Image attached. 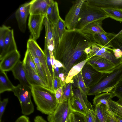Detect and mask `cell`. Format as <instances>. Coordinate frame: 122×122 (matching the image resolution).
Instances as JSON below:
<instances>
[{
    "mask_svg": "<svg viewBox=\"0 0 122 122\" xmlns=\"http://www.w3.org/2000/svg\"><path fill=\"white\" fill-rule=\"evenodd\" d=\"M108 17L101 8L90 5L85 0L81 8L75 30H81L91 23L99 20H103Z\"/></svg>",
    "mask_w": 122,
    "mask_h": 122,
    "instance_id": "277c9868",
    "label": "cell"
},
{
    "mask_svg": "<svg viewBox=\"0 0 122 122\" xmlns=\"http://www.w3.org/2000/svg\"><path fill=\"white\" fill-rule=\"evenodd\" d=\"M54 65H55L59 68H64V66L62 63L59 61L55 59V61Z\"/></svg>",
    "mask_w": 122,
    "mask_h": 122,
    "instance_id": "816d5d0a",
    "label": "cell"
},
{
    "mask_svg": "<svg viewBox=\"0 0 122 122\" xmlns=\"http://www.w3.org/2000/svg\"><path fill=\"white\" fill-rule=\"evenodd\" d=\"M67 122H70L69 118V119H68Z\"/></svg>",
    "mask_w": 122,
    "mask_h": 122,
    "instance_id": "6f0895ef",
    "label": "cell"
},
{
    "mask_svg": "<svg viewBox=\"0 0 122 122\" xmlns=\"http://www.w3.org/2000/svg\"><path fill=\"white\" fill-rule=\"evenodd\" d=\"M93 44L76 30L66 29L53 55L63 65L66 76L73 66L88 59L84 50Z\"/></svg>",
    "mask_w": 122,
    "mask_h": 122,
    "instance_id": "6da1fadb",
    "label": "cell"
},
{
    "mask_svg": "<svg viewBox=\"0 0 122 122\" xmlns=\"http://www.w3.org/2000/svg\"><path fill=\"white\" fill-rule=\"evenodd\" d=\"M89 4L101 8L111 7L122 9V0H85Z\"/></svg>",
    "mask_w": 122,
    "mask_h": 122,
    "instance_id": "cb8c5ba5",
    "label": "cell"
},
{
    "mask_svg": "<svg viewBox=\"0 0 122 122\" xmlns=\"http://www.w3.org/2000/svg\"><path fill=\"white\" fill-rule=\"evenodd\" d=\"M62 102L70 100L73 96L72 82L67 84L66 83L65 85L62 87Z\"/></svg>",
    "mask_w": 122,
    "mask_h": 122,
    "instance_id": "d6a6232c",
    "label": "cell"
},
{
    "mask_svg": "<svg viewBox=\"0 0 122 122\" xmlns=\"http://www.w3.org/2000/svg\"><path fill=\"white\" fill-rule=\"evenodd\" d=\"M108 108L107 106L102 104L95 106L94 111L100 122H109L108 113Z\"/></svg>",
    "mask_w": 122,
    "mask_h": 122,
    "instance_id": "f1b7e54d",
    "label": "cell"
},
{
    "mask_svg": "<svg viewBox=\"0 0 122 122\" xmlns=\"http://www.w3.org/2000/svg\"><path fill=\"white\" fill-rule=\"evenodd\" d=\"M111 51L112 52L115 56L117 59L122 58V51L120 49L112 48Z\"/></svg>",
    "mask_w": 122,
    "mask_h": 122,
    "instance_id": "f6af8a7d",
    "label": "cell"
},
{
    "mask_svg": "<svg viewBox=\"0 0 122 122\" xmlns=\"http://www.w3.org/2000/svg\"><path fill=\"white\" fill-rule=\"evenodd\" d=\"M73 112L76 116L78 122H85L84 115L77 112Z\"/></svg>",
    "mask_w": 122,
    "mask_h": 122,
    "instance_id": "c3c4849f",
    "label": "cell"
},
{
    "mask_svg": "<svg viewBox=\"0 0 122 122\" xmlns=\"http://www.w3.org/2000/svg\"><path fill=\"white\" fill-rule=\"evenodd\" d=\"M69 119L70 122H78L76 116L73 112L70 114Z\"/></svg>",
    "mask_w": 122,
    "mask_h": 122,
    "instance_id": "f907efd6",
    "label": "cell"
},
{
    "mask_svg": "<svg viewBox=\"0 0 122 122\" xmlns=\"http://www.w3.org/2000/svg\"><path fill=\"white\" fill-rule=\"evenodd\" d=\"M85 1L76 0L66 15L64 21L66 29L67 30H75L78 23L81 8Z\"/></svg>",
    "mask_w": 122,
    "mask_h": 122,
    "instance_id": "52a82bcc",
    "label": "cell"
},
{
    "mask_svg": "<svg viewBox=\"0 0 122 122\" xmlns=\"http://www.w3.org/2000/svg\"><path fill=\"white\" fill-rule=\"evenodd\" d=\"M10 27L4 25L0 28V55L2 54L4 49V42L6 36L10 30Z\"/></svg>",
    "mask_w": 122,
    "mask_h": 122,
    "instance_id": "e575fe53",
    "label": "cell"
},
{
    "mask_svg": "<svg viewBox=\"0 0 122 122\" xmlns=\"http://www.w3.org/2000/svg\"><path fill=\"white\" fill-rule=\"evenodd\" d=\"M44 52L45 54L47 64L53 79L54 78V70L52 66L51 60L50 52L48 46L45 45Z\"/></svg>",
    "mask_w": 122,
    "mask_h": 122,
    "instance_id": "8d00e7d4",
    "label": "cell"
},
{
    "mask_svg": "<svg viewBox=\"0 0 122 122\" xmlns=\"http://www.w3.org/2000/svg\"><path fill=\"white\" fill-rule=\"evenodd\" d=\"M0 122H2L1 121H0Z\"/></svg>",
    "mask_w": 122,
    "mask_h": 122,
    "instance_id": "680465c9",
    "label": "cell"
},
{
    "mask_svg": "<svg viewBox=\"0 0 122 122\" xmlns=\"http://www.w3.org/2000/svg\"><path fill=\"white\" fill-rule=\"evenodd\" d=\"M69 101H64L59 104L54 112L48 115V122H67L72 112L70 107Z\"/></svg>",
    "mask_w": 122,
    "mask_h": 122,
    "instance_id": "ba28073f",
    "label": "cell"
},
{
    "mask_svg": "<svg viewBox=\"0 0 122 122\" xmlns=\"http://www.w3.org/2000/svg\"><path fill=\"white\" fill-rule=\"evenodd\" d=\"M109 122H119L117 117L116 114L110 108L108 110Z\"/></svg>",
    "mask_w": 122,
    "mask_h": 122,
    "instance_id": "7bdbcfd3",
    "label": "cell"
},
{
    "mask_svg": "<svg viewBox=\"0 0 122 122\" xmlns=\"http://www.w3.org/2000/svg\"><path fill=\"white\" fill-rule=\"evenodd\" d=\"M8 98L4 99L0 101V121H1L2 116L5 111L6 106L8 102Z\"/></svg>",
    "mask_w": 122,
    "mask_h": 122,
    "instance_id": "60d3db41",
    "label": "cell"
},
{
    "mask_svg": "<svg viewBox=\"0 0 122 122\" xmlns=\"http://www.w3.org/2000/svg\"><path fill=\"white\" fill-rule=\"evenodd\" d=\"M91 46H89L87 47L84 50L85 52L87 55L90 53L91 51Z\"/></svg>",
    "mask_w": 122,
    "mask_h": 122,
    "instance_id": "db71d44e",
    "label": "cell"
},
{
    "mask_svg": "<svg viewBox=\"0 0 122 122\" xmlns=\"http://www.w3.org/2000/svg\"><path fill=\"white\" fill-rule=\"evenodd\" d=\"M116 34L113 33H97L92 35L88 40L93 44H98L111 50L113 48L111 40Z\"/></svg>",
    "mask_w": 122,
    "mask_h": 122,
    "instance_id": "2e32d148",
    "label": "cell"
},
{
    "mask_svg": "<svg viewBox=\"0 0 122 122\" xmlns=\"http://www.w3.org/2000/svg\"><path fill=\"white\" fill-rule=\"evenodd\" d=\"M23 64L31 85H39L49 89L47 84L39 76L28 64L26 63H23Z\"/></svg>",
    "mask_w": 122,
    "mask_h": 122,
    "instance_id": "d4e9b609",
    "label": "cell"
},
{
    "mask_svg": "<svg viewBox=\"0 0 122 122\" xmlns=\"http://www.w3.org/2000/svg\"><path fill=\"white\" fill-rule=\"evenodd\" d=\"M113 48H118L122 51V36L118 33L111 40Z\"/></svg>",
    "mask_w": 122,
    "mask_h": 122,
    "instance_id": "74e56055",
    "label": "cell"
},
{
    "mask_svg": "<svg viewBox=\"0 0 122 122\" xmlns=\"http://www.w3.org/2000/svg\"><path fill=\"white\" fill-rule=\"evenodd\" d=\"M12 92L19 101L23 115L27 116L33 113L34 108L31 99V88L19 84L15 86Z\"/></svg>",
    "mask_w": 122,
    "mask_h": 122,
    "instance_id": "5b68a950",
    "label": "cell"
},
{
    "mask_svg": "<svg viewBox=\"0 0 122 122\" xmlns=\"http://www.w3.org/2000/svg\"><path fill=\"white\" fill-rule=\"evenodd\" d=\"M71 81L72 83L73 89L77 88L80 90L88 109L93 110L91 104L87 99V96L88 89L86 86L82 78L81 71L73 77Z\"/></svg>",
    "mask_w": 122,
    "mask_h": 122,
    "instance_id": "e0dca14e",
    "label": "cell"
},
{
    "mask_svg": "<svg viewBox=\"0 0 122 122\" xmlns=\"http://www.w3.org/2000/svg\"><path fill=\"white\" fill-rule=\"evenodd\" d=\"M27 49L30 52L34 60L39 75L47 86V79L39 59L30 45L28 42L27 43Z\"/></svg>",
    "mask_w": 122,
    "mask_h": 122,
    "instance_id": "484cf974",
    "label": "cell"
},
{
    "mask_svg": "<svg viewBox=\"0 0 122 122\" xmlns=\"http://www.w3.org/2000/svg\"><path fill=\"white\" fill-rule=\"evenodd\" d=\"M108 104L111 109L117 115L122 117V100L117 101L110 100Z\"/></svg>",
    "mask_w": 122,
    "mask_h": 122,
    "instance_id": "836d02e7",
    "label": "cell"
},
{
    "mask_svg": "<svg viewBox=\"0 0 122 122\" xmlns=\"http://www.w3.org/2000/svg\"><path fill=\"white\" fill-rule=\"evenodd\" d=\"M118 33L120 35L122 36V32L121 31H120Z\"/></svg>",
    "mask_w": 122,
    "mask_h": 122,
    "instance_id": "9f6ffc18",
    "label": "cell"
},
{
    "mask_svg": "<svg viewBox=\"0 0 122 122\" xmlns=\"http://www.w3.org/2000/svg\"><path fill=\"white\" fill-rule=\"evenodd\" d=\"M103 20H101L93 22L88 24L82 29L76 31L88 40L96 34L106 33L107 32L102 27Z\"/></svg>",
    "mask_w": 122,
    "mask_h": 122,
    "instance_id": "9a60e30c",
    "label": "cell"
},
{
    "mask_svg": "<svg viewBox=\"0 0 122 122\" xmlns=\"http://www.w3.org/2000/svg\"><path fill=\"white\" fill-rule=\"evenodd\" d=\"M51 0H33L29 8L30 15H41L46 16Z\"/></svg>",
    "mask_w": 122,
    "mask_h": 122,
    "instance_id": "ac0fdd59",
    "label": "cell"
},
{
    "mask_svg": "<svg viewBox=\"0 0 122 122\" xmlns=\"http://www.w3.org/2000/svg\"><path fill=\"white\" fill-rule=\"evenodd\" d=\"M89 58H88L73 66L70 69L66 77L65 82L67 84L71 82L74 77L80 72Z\"/></svg>",
    "mask_w": 122,
    "mask_h": 122,
    "instance_id": "4dcf8cb0",
    "label": "cell"
},
{
    "mask_svg": "<svg viewBox=\"0 0 122 122\" xmlns=\"http://www.w3.org/2000/svg\"><path fill=\"white\" fill-rule=\"evenodd\" d=\"M113 93L115 97L122 100V77L114 89Z\"/></svg>",
    "mask_w": 122,
    "mask_h": 122,
    "instance_id": "f35d334b",
    "label": "cell"
},
{
    "mask_svg": "<svg viewBox=\"0 0 122 122\" xmlns=\"http://www.w3.org/2000/svg\"><path fill=\"white\" fill-rule=\"evenodd\" d=\"M22 62L23 63H26L28 64L39 75L36 67L33 58L30 52L27 49L25 53V57Z\"/></svg>",
    "mask_w": 122,
    "mask_h": 122,
    "instance_id": "d590c367",
    "label": "cell"
},
{
    "mask_svg": "<svg viewBox=\"0 0 122 122\" xmlns=\"http://www.w3.org/2000/svg\"><path fill=\"white\" fill-rule=\"evenodd\" d=\"M11 71L15 78L19 80L20 84L31 88V85L23 62L20 60Z\"/></svg>",
    "mask_w": 122,
    "mask_h": 122,
    "instance_id": "d6986e66",
    "label": "cell"
},
{
    "mask_svg": "<svg viewBox=\"0 0 122 122\" xmlns=\"http://www.w3.org/2000/svg\"><path fill=\"white\" fill-rule=\"evenodd\" d=\"M31 89L37 110L48 115L53 113L59 104L55 94L49 89L39 85H32Z\"/></svg>",
    "mask_w": 122,
    "mask_h": 122,
    "instance_id": "7a4b0ae2",
    "label": "cell"
},
{
    "mask_svg": "<svg viewBox=\"0 0 122 122\" xmlns=\"http://www.w3.org/2000/svg\"><path fill=\"white\" fill-rule=\"evenodd\" d=\"M20 58L18 50L8 54L0 61V70L5 72L12 71L20 61Z\"/></svg>",
    "mask_w": 122,
    "mask_h": 122,
    "instance_id": "4fadbf2b",
    "label": "cell"
},
{
    "mask_svg": "<svg viewBox=\"0 0 122 122\" xmlns=\"http://www.w3.org/2000/svg\"><path fill=\"white\" fill-rule=\"evenodd\" d=\"M17 50L14 31L13 29H10L7 33L5 38L4 50L2 54L0 55V61L8 54Z\"/></svg>",
    "mask_w": 122,
    "mask_h": 122,
    "instance_id": "ffe728a7",
    "label": "cell"
},
{
    "mask_svg": "<svg viewBox=\"0 0 122 122\" xmlns=\"http://www.w3.org/2000/svg\"><path fill=\"white\" fill-rule=\"evenodd\" d=\"M30 2L21 5L15 13V16L19 28L23 33L25 32L26 28V21L29 14V8Z\"/></svg>",
    "mask_w": 122,
    "mask_h": 122,
    "instance_id": "5bb4252c",
    "label": "cell"
},
{
    "mask_svg": "<svg viewBox=\"0 0 122 122\" xmlns=\"http://www.w3.org/2000/svg\"><path fill=\"white\" fill-rule=\"evenodd\" d=\"M122 77V63L110 73H103L100 81L88 89L87 95H96L102 92H113L114 89Z\"/></svg>",
    "mask_w": 122,
    "mask_h": 122,
    "instance_id": "3957f363",
    "label": "cell"
},
{
    "mask_svg": "<svg viewBox=\"0 0 122 122\" xmlns=\"http://www.w3.org/2000/svg\"><path fill=\"white\" fill-rule=\"evenodd\" d=\"M94 120V122H100L94 110H91Z\"/></svg>",
    "mask_w": 122,
    "mask_h": 122,
    "instance_id": "f5cc1de1",
    "label": "cell"
},
{
    "mask_svg": "<svg viewBox=\"0 0 122 122\" xmlns=\"http://www.w3.org/2000/svg\"><path fill=\"white\" fill-rule=\"evenodd\" d=\"M73 97H75L78 99L83 105L88 109L83 97L79 89L77 88L73 89Z\"/></svg>",
    "mask_w": 122,
    "mask_h": 122,
    "instance_id": "ab89813d",
    "label": "cell"
},
{
    "mask_svg": "<svg viewBox=\"0 0 122 122\" xmlns=\"http://www.w3.org/2000/svg\"><path fill=\"white\" fill-rule=\"evenodd\" d=\"M86 63L91 65L97 71L103 73H111L116 67L111 61L96 56L89 58Z\"/></svg>",
    "mask_w": 122,
    "mask_h": 122,
    "instance_id": "30bf717a",
    "label": "cell"
},
{
    "mask_svg": "<svg viewBox=\"0 0 122 122\" xmlns=\"http://www.w3.org/2000/svg\"><path fill=\"white\" fill-rule=\"evenodd\" d=\"M45 30V45L48 46L50 51L53 53L55 49V45L54 39L52 26L50 22L45 17L44 22Z\"/></svg>",
    "mask_w": 122,
    "mask_h": 122,
    "instance_id": "44dd1931",
    "label": "cell"
},
{
    "mask_svg": "<svg viewBox=\"0 0 122 122\" xmlns=\"http://www.w3.org/2000/svg\"><path fill=\"white\" fill-rule=\"evenodd\" d=\"M116 116L119 122H122V117H120L116 114Z\"/></svg>",
    "mask_w": 122,
    "mask_h": 122,
    "instance_id": "11a10c76",
    "label": "cell"
},
{
    "mask_svg": "<svg viewBox=\"0 0 122 122\" xmlns=\"http://www.w3.org/2000/svg\"><path fill=\"white\" fill-rule=\"evenodd\" d=\"M110 18L122 22V9L111 7L101 8Z\"/></svg>",
    "mask_w": 122,
    "mask_h": 122,
    "instance_id": "1f68e13d",
    "label": "cell"
},
{
    "mask_svg": "<svg viewBox=\"0 0 122 122\" xmlns=\"http://www.w3.org/2000/svg\"><path fill=\"white\" fill-rule=\"evenodd\" d=\"M90 110H88L86 114L84 115L85 122H94L93 117Z\"/></svg>",
    "mask_w": 122,
    "mask_h": 122,
    "instance_id": "bcb514c9",
    "label": "cell"
},
{
    "mask_svg": "<svg viewBox=\"0 0 122 122\" xmlns=\"http://www.w3.org/2000/svg\"><path fill=\"white\" fill-rule=\"evenodd\" d=\"M30 45L36 54L39 58L41 64L46 77L49 88L55 93L53 86V79L48 67L45 54L36 41L30 38L27 42Z\"/></svg>",
    "mask_w": 122,
    "mask_h": 122,
    "instance_id": "8992f818",
    "label": "cell"
},
{
    "mask_svg": "<svg viewBox=\"0 0 122 122\" xmlns=\"http://www.w3.org/2000/svg\"><path fill=\"white\" fill-rule=\"evenodd\" d=\"M63 93V89L62 87L59 88L55 92V97L59 104L62 102Z\"/></svg>",
    "mask_w": 122,
    "mask_h": 122,
    "instance_id": "b9f144b4",
    "label": "cell"
},
{
    "mask_svg": "<svg viewBox=\"0 0 122 122\" xmlns=\"http://www.w3.org/2000/svg\"><path fill=\"white\" fill-rule=\"evenodd\" d=\"M81 72L86 86L88 89L97 84L103 74V73L97 71L86 63L83 67Z\"/></svg>",
    "mask_w": 122,
    "mask_h": 122,
    "instance_id": "8fae6325",
    "label": "cell"
},
{
    "mask_svg": "<svg viewBox=\"0 0 122 122\" xmlns=\"http://www.w3.org/2000/svg\"><path fill=\"white\" fill-rule=\"evenodd\" d=\"M53 82V88L55 92L59 88L62 87L61 82L58 77L55 76Z\"/></svg>",
    "mask_w": 122,
    "mask_h": 122,
    "instance_id": "ee69618b",
    "label": "cell"
},
{
    "mask_svg": "<svg viewBox=\"0 0 122 122\" xmlns=\"http://www.w3.org/2000/svg\"><path fill=\"white\" fill-rule=\"evenodd\" d=\"M69 104L72 112H78L84 115L86 114L88 109L76 97H73L69 100Z\"/></svg>",
    "mask_w": 122,
    "mask_h": 122,
    "instance_id": "f546056e",
    "label": "cell"
},
{
    "mask_svg": "<svg viewBox=\"0 0 122 122\" xmlns=\"http://www.w3.org/2000/svg\"><path fill=\"white\" fill-rule=\"evenodd\" d=\"M60 17L57 3L51 0L45 17L53 26L56 24Z\"/></svg>",
    "mask_w": 122,
    "mask_h": 122,
    "instance_id": "603a6c76",
    "label": "cell"
},
{
    "mask_svg": "<svg viewBox=\"0 0 122 122\" xmlns=\"http://www.w3.org/2000/svg\"><path fill=\"white\" fill-rule=\"evenodd\" d=\"M34 122H48L42 116L38 115L36 116L34 119Z\"/></svg>",
    "mask_w": 122,
    "mask_h": 122,
    "instance_id": "681fc988",
    "label": "cell"
},
{
    "mask_svg": "<svg viewBox=\"0 0 122 122\" xmlns=\"http://www.w3.org/2000/svg\"><path fill=\"white\" fill-rule=\"evenodd\" d=\"M15 122H30L29 118L26 116L22 115L18 117Z\"/></svg>",
    "mask_w": 122,
    "mask_h": 122,
    "instance_id": "7dc6e473",
    "label": "cell"
},
{
    "mask_svg": "<svg viewBox=\"0 0 122 122\" xmlns=\"http://www.w3.org/2000/svg\"><path fill=\"white\" fill-rule=\"evenodd\" d=\"M113 92H104L95 96L93 99V103L96 106L101 104L107 106L109 108L110 107L109 105V101L115 97Z\"/></svg>",
    "mask_w": 122,
    "mask_h": 122,
    "instance_id": "83f0119b",
    "label": "cell"
},
{
    "mask_svg": "<svg viewBox=\"0 0 122 122\" xmlns=\"http://www.w3.org/2000/svg\"><path fill=\"white\" fill-rule=\"evenodd\" d=\"M94 56L102 57L111 61L116 67L122 63V58L117 59L112 51L97 44L92 45L91 51L88 55L87 58H89Z\"/></svg>",
    "mask_w": 122,
    "mask_h": 122,
    "instance_id": "9c48e42d",
    "label": "cell"
},
{
    "mask_svg": "<svg viewBox=\"0 0 122 122\" xmlns=\"http://www.w3.org/2000/svg\"><path fill=\"white\" fill-rule=\"evenodd\" d=\"M15 87L9 79L5 72L0 70V93L12 91Z\"/></svg>",
    "mask_w": 122,
    "mask_h": 122,
    "instance_id": "4316f807",
    "label": "cell"
},
{
    "mask_svg": "<svg viewBox=\"0 0 122 122\" xmlns=\"http://www.w3.org/2000/svg\"><path fill=\"white\" fill-rule=\"evenodd\" d=\"M52 26L54 39L55 45V49L54 53L66 29L65 21L61 17L56 24Z\"/></svg>",
    "mask_w": 122,
    "mask_h": 122,
    "instance_id": "7402d4cb",
    "label": "cell"
},
{
    "mask_svg": "<svg viewBox=\"0 0 122 122\" xmlns=\"http://www.w3.org/2000/svg\"><path fill=\"white\" fill-rule=\"evenodd\" d=\"M45 17L41 15H30L29 16L28 26L30 38L35 41L40 37Z\"/></svg>",
    "mask_w": 122,
    "mask_h": 122,
    "instance_id": "7c38bea8",
    "label": "cell"
}]
</instances>
